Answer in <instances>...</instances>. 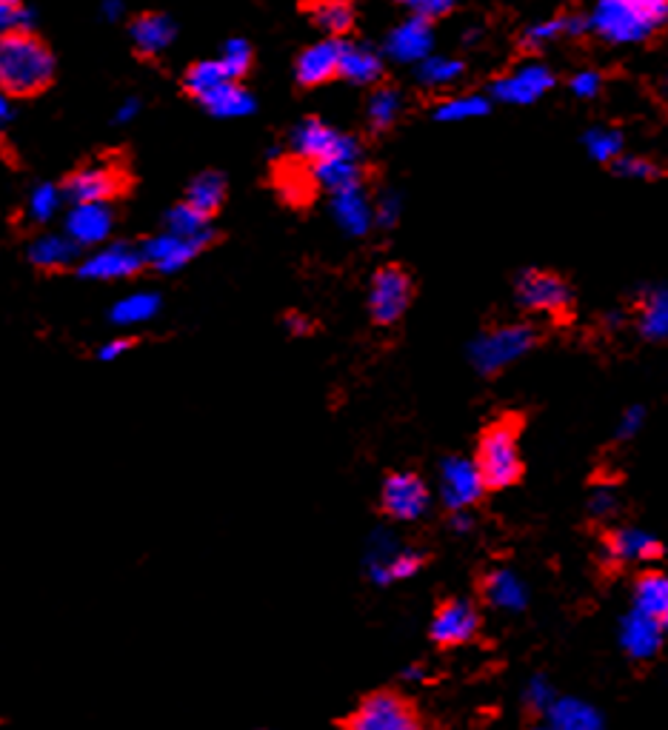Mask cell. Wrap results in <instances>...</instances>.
Instances as JSON below:
<instances>
[{
	"label": "cell",
	"instance_id": "6da1fadb",
	"mask_svg": "<svg viewBox=\"0 0 668 730\" xmlns=\"http://www.w3.org/2000/svg\"><path fill=\"white\" fill-rule=\"evenodd\" d=\"M668 27V0H597L588 32L611 47H637Z\"/></svg>",
	"mask_w": 668,
	"mask_h": 730
},
{
	"label": "cell",
	"instance_id": "7a4b0ae2",
	"mask_svg": "<svg viewBox=\"0 0 668 730\" xmlns=\"http://www.w3.org/2000/svg\"><path fill=\"white\" fill-rule=\"evenodd\" d=\"M520 437V414H503V417L492 419L480 432L475 452V468L477 474H480L486 494L506 491V488L520 485L523 474H526Z\"/></svg>",
	"mask_w": 668,
	"mask_h": 730
},
{
	"label": "cell",
	"instance_id": "3957f363",
	"mask_svg": "<svg viewBox=\"0 0 668 730\" xmlns=\"http://www.w3.org/2000/svg\"><path fill=\"white\" fill-rule=\"evenodd\" d=\"M54 80V54L34 32L0 38V89L9 98H32Z\"/></svg>",
	"mask_w": 668,
	"mask_h": 730
},
{
	"label": "cell",
	"instance_id": "277c9868",
	"mask_svg": "<svg viewBox=\"0 0 668 730\" xmlns=\"http://www.w3.org/2000/svg\"><path fill=\"white\" fill-rule=\"evenodd\" d=\"M515 297L523 312L548 317L555 326L575 320V292L566 277L548 268H526L515 283Z\"/></svg>",
	"mask_w": 668,
	"mask_h": 730
},
{
	"label": "cell",
	"instance_id": "5b68a950",
	"mask_svg": "<svg viewBox=\"0 0 668 730\" xmlns=\"http://www.w3.org/2000/svg\"><path fill=\"white\" fill-rule=\"evenodd\" d=\"M537 339H540V334L528 323H506V326L486 328L472 343V363L483 377H495L503 368L517 363L523 354L532 352L537 346Z\"/></svg>",
	"mask_w": 668,
	"mask_h": 730
},
{
	"label": "cell",
	"instance_id": "8992f818",
	"mask_svg": "<svg viewBox=\"0 0 668 730\" xmlns=\"http://www.w3.org/2000/svg\"><path fill=\"white\" fill-rule=\"evenodd\" d=\"M343 730H423V719L403 693L375 691L348 713Z\"/></svg>",
	"mask_w": 668,
	"mask_h": 730
},
{
	"label": "cell",
	"instance_id": "52a82bcc",
	"mask_svg": "<svg viewBox=\"0 0 668 730\" xmlns=\"http://www.w3.org/2000/svg\"><path fill=\"white\" fill-rule=\"evenodd\" d=\"M126 169L118 160H94L74 169L61 189L69 203H112L126 192Z\"/></svg>",
	"mask_w": 668,
	"mask_h": 730
},
{
	"label": "cell",
	"instance_id": "ba28073f",
	"mask_svg": "<svg viewBox=\"0 0 668 730\" xmlns=\"http://www.w3.org/2000/svg\"><path fill=\"white\" fill-rule=\"evenodd\" d=\"M415 297V283L412 274L403 266H383L377 268L372 277V288H368V314L372 323L381 328L397 326L403 314L412 306Z\"/></svg>",
	"mask_w": 668,
	"mask_h": 730
},
{
	"label": "cell",
	"instance_id": "9c48e42d",
	"mask_svg": "<svg viewBox=\"0 0 668 730\" xmlns=\"http://www.w3.org/2000/svg\"><path fill=\"white\" fill-rule=\"evenodd\" d=\"M289 143H292L294 158L306 163V166L323 163L328 158H355V154H363L361 143L355 138L337 132V129L317 118H306L303 123H297Z\"/></svg>",
	"mask_w": 668,
	"mask_h": 730
},
{
	"label": "cell",
	"instance_id": "30bf717a",
	"mask_svg": "<svg viewBox=\"0 0 668 730\" xmlns=\"http://www.w3.org/2000/svg\"><path fill=\"white\" fill-rule=\"evenodd\" d=\"M480 625L483 617L475 602L452 597L437 605L432 625H428V637H432V642H435L437 648H443V651H448V648H463V645L475 642L477 633H480Z\"/></svg>",
	"mask_w": 668,
	"mask_h": 730
},
{
	"label": "cell",
	"instance_id": "8fae6325",
	"mask_svg": "<svg viewBox=\"0 0 668 730\" xmlns=\"http://www.w3.org/2000/svg\"><path fill=\"white\" fill-rule=\"evenodd\" d=\"M555 72H551L546 63L528 60V63H520L515 72H506L492 80L488 92H492V100H500V103L528 107V103H537L540 98H546V94L555 89Z\"/></svg>",
	"mask_w": 668,
	"mask_h": 730
},
{
	"label": "cell",
	"instance_id": "7c38bea8",
	"mask_svg": "<svg viewBox=\"0 0 668 730\" xmlns=\"http://www.w3.org/2000/svg\"><path fill=\"white\" fill-rule=\"evenodd\" d=\"M432 494L415 472H395L383 479L381 511L397 523H412L428 511Z\"/></svg>",
	"mask_w": 668,
	"mask_h": 730
},
{
	"label": "cell",
	"instance_id": "4fadbf2b",
	"mask_svg": "<svg viewBox=\"0 0 668 730\" xmlns=\"http://www.w3.org/2000/svg\"><path fill=\"white\" fill-rule=\"evenodd\" d=\"M146 266L141 249L132 243H103L92 254L78 263V274L94 283H114V280H129Z\"/></svg>",
	"mask_w": 668,
	"mask_h": 730
},
{
	"label": "cell",
	"instance_id": "5bb4252c",
	"mask_svg": "<svg viewBox=\"0 0 668 730\" xmlns=\"http://www.w3.org/2000/svg\"><path fill=\"white\" fill-rule=\"evenodd\" d=\"M114 220L118 217L109 203H72L63 220V234L81 249H98L112 237Z\"/></svg>",
	"mask_w": 668,
	"mask_h": 730
},
{
	"label": "cell",
	"instance_id": "9a60e30c",
	"mask_svg": "<svg viewBox=\"0 0 668 730\" xmlns=\"http://www.w3.org/2000/svg\"><path fill=\"white\" fill-rule=\"evenodd\" d=\"M383 54L395 63H423L428 54H435V27L423 18L408 14L403 23H397L383 40Z\"/></svg>",
	"mask_w": 668,
	"mask_h": 730
},
{
	"label": "cell",
	"instance_id": "2e32d148",
	"mask_svg": "<svg viewBox=\"0 0 668 730\" xmlns=\"http://www.w3.org/2000/svg\"><path fill=\"white\" fill-rule=\"evenodd\" d=\"M486 494L483 479L475 468V459L448 457L441 468V497L448 511H466Z\"/></svg>",
	"mask_w": 668,
	"mask_h": 730
},
{
	"label": "cell",
	"instance_id": "e0dca14e",
	"mask_svg": "<svg viewBox=\"0 0 668 730\" xmlns=\"http://www.w3.org/2000/svg\"><path fill=\"white\" fill-rule=\"evenodd\" d=\"M203 249L206 246H203L201 240L181 237V234H172L163 229L161 234H154V237H149L146 243H143L141 254L149 268L161 274H174L186 268Z\"/></svg>",
	"mask_w": 668,
	"mask_h": 730
},
{
	"label": "cell",
	"instance_id": "ac0fdd59",
	"mask_svg": "<svg viewBox=\"0 0 668 730\" xmlns=\"http://www.w3.org/2000/svg\"><path fill=\"white\" fill-rule=\"evenodd\" d=\"M341 54H343V40L323 38L312 47L303 49L294 63V80L303 89L323 87L328 80L341 78Z\"/></svg>",
	"mask_w": 668,
	"mask_h": 730
},
{
	"label": "cell",
	"instance_id": "d6986e66",
	"mask_svg": "<svg viewBox=\"0 0 668 730\" xmlns=\"http://www.w3.org/2000/svg\"><path fill=\"white\" fill-rule=\"evenodd\" d=\"M178 38V27L174 20L163 12H146L129 23V40H132L134 52L141 58H161L169 52V47Z\"/></svg>",
	"mask_w": 668,
	"mask_h": 730
},
{
	"label": "cell",
	"instance_id": "ffe728a7",
	"mask_svg": "<svg viewBox=\"0 0 668 730\" xmlns=\"http://www.w3.org/2000/svg\"><path fill=\"white\" fill-rule=\"evenodd\" d=\"M603 548L615 565H628V562H651V559H660L662 543L648 534L635 531V528H617V531H603Z\"/></svg>",
	"mask_w": 668,
	"mask_h": 730
},
{
	"label": "cell",
	"instance_id": "44dd1931",
	"mask_svg": "<svg viewBox=\"0 0 668 730\" xmlns=\"http://www.w3.org/2000/svg\"><path fill=\"white\" fill-rule=\"evenodd\" d=\"M588 32V14H575V12H560L555 18H546L540 23H532L526 27V32L520 34V47L526 52H535V49L548 47L555 40L563 38H583Z\"/></svg>",
	"mask_w": 668,
	"mask_h": 730
},
{
	"label": "cell",
	"instance_id": "7402d4cb",
	"mask_svg": "<svg viewBox=\"0 0 668 730\" xmlns=\"http://www.w3.org/2000/svg\"><path fill=\"white\" fill-rule=\"evenodd\" d=\"M332 214L337 220V226L352 237H363L368 234L372 223H375V206L368 194L361 189H348V192L332 194Z\"/></svg>",
	"mask_w": 668,
	"mask_h": 730
},
{
	"label": "cell",
	"instance_id": "603a6c76",
	"mask_svg": "<svg viewBox=\"0 0 668 730\" xmlns=\"http://www.w3.org/2000/svg\"><path fill=\"white\" fill-rule=\"evenodd\" d=\"M308 169H312V178L314 183H317V189H326V192L332 194L361 189L363 180H366L363 154H355V158H328Z\"/></svg>",
	"mask_w": 668,
	"mask_h": 730
},
{
	"label": "cell",
	"instance_id": "cb8c5ba5",
	"mask_svg": "<svg viewBox=\"0 0 668 730\" xmlns=\"http://www.w3.org/2000/svg\"><path fill=\"white\" fill-rule=\"evenodd\" d=\"M198 103H201L212 118H221V120L249 118V114L254 112V107H257L254 94L243 87L241 80H226V83L212 89V92H209L206 98L198 100Z\"/></svg>",
	"mask_w": 668,
	"mask_h": 730
},
{
	"label": "cell",
	"instance_id": "d4e9b609",
	"mask_svg": "<svg viewBox=\"0 0 668 730\" xmlns=\"http://www.w3.org/2000/svg\"><path fill=\"white\" fill-rule=\"evenodd\" d=\"M341 78L355 87H375L383 78V54L368 49L366 43H348L343 40Z\"/></svg>",
	"mask_w": 668,
	"mask_h": 730
},
{
	"label": "cell",
	"instance_id": "484cf974",
	"mask_svg": "<svg viewBox=\"0 0 668 730\" xmlns=\"http://www.w3.org/2000/svg\"><path fill=\"white\" fill-rule=\"evenodd\" d=\"M635 602L640 617L655 619L657 625L668 614V574L657 568H642L635 574Z\"/></svg>",
	"mask_w": 668,
	"mask_h": 730
},
{
	"label": "cell",
	"instance_id": "4316f807",
	"mask_svg": "<svg viewBox=\"0 0 668 730\" xmlns=\"http://www.w3.org/2000/svg\"><path fill=\"white\" fill-rule=\"evenodd\" d=\"M81 257V246L67 234H41L29 243V260L43 272H61Z\"/></svg>",
	"mask_w": 668,
	"mask_h": 730
},
{
	"label": "cell",
	"instance_id": "83f0119b",
	"mask_svg": "<svg viewBox=\"0 0 668 730\" xmlns=\"http://www.w3.org/2000/svg\"><path fill=\"white\" fill-rule=\"evenodd\" d=\"M308 20L321 29L326 38L343 40L355 27V7L352 0H312L306 7Z\"/></svg>",
	"mask_w": 668,
	"mask_h": 730
},
{
	"label": "cell",
	"instance_id": "f1b7e54d",
	"mask_svg": "<svg viewBox=\"0 0 668 730\" xmlns=\"http://www.w3.org/2000/svg\"><path fill=\"white\" fill-rule=\"evenodd\" d=\"M183 203L212 223L214 214L221 212L223 203H226V178H223L221 172L198 174V178L189 183L186 200H183Z\"/></svg>",
	"mask_w": 668,
	"mask_h": 730
},
{
	"label": "cell",
	"instance_id": "f546056e",
	"mask_svg": "<svg viewBox=\"0 0 668 730\" xmlns=\"http://www.w3.org/2000/svg\"><path fill=\"white\" fill-rule=\"evenodd\" d=\"M161 312V294L154 292H134L121 297L109 312V320H112L114 326H141V323H149L154 320V314Z\"/></svg>",
	"mask_w": 668,
	"mask_h": 730
},
{
	"label": "cell",
	"instance_id": "4dcf8cb0",
	"mask_svg": "<svg viewBox=\"0 0 668 730\" xmlns=\"http://www.w3.org/2000/svg\"><path fill=\"white\" fill-rule=\"evenodd\" d=\"M401 114H403V98L397 89L377 87L375 92L368 94L366 123L375 134L388 132V129L395 126L397 120H401Z\"/></svg>",
	"mask_w": 668,
	"mask_h": 730
},
{
	"label": "cell",
	"instance_id": "1f68e13d",
	"mask_svg": "<svg viewBox=\"0 0 668 730\" xmlns=\"http://www.w3.org/2000/svg\"><path fill=\"white\" fill-rule=\"evenodd\" d=\"M466 74V63L452 54H428L417 63V83L426 89H448Z\"/></svg>",
	"mask_w": 668,
	"mask_h": 730
},
{
	"label": "cell",
	"instance_id": "d6a6232c",
	"mask_svg": "<svg viewBox=\"0 0 668 730\" xmlns=\"http://www.w3.org/2000/svg\"><path fill=\"white\" fill-rule=\"evenodd\" d=\"M492 112V98L483 94H455V98L437 103L435 118L443 123H460V120H475L486 118Z\"/></svg>",
	"mask_w": 668,
	"mask_h": 730
},
{
	"label": "cell",
	"instance_id": "836d02e7",
	"mask_svg": "<svg viewBox=\"0 0 668 730\" xmlns=\"http://www.w3.org/2000/svg\"><path fill=\"white\" fill-rule=\"evenodd\" d=\"M166 232L181 234V237H189V240H201L203 246H209V243L214 240V232H212V226H209V220L201 217V214L194 212V209H189L186 203H178V206L166 214Z\"/></svg>",
	"mask_w": 668,
	"mask_h": 730
},
{
	"label": "cell",
	"instance_id": "e575fe53",
	"mask_svg": "<svg viewBox=\"0 0 668 730\" xmlns=\"http://www.w3.org/2000/svg\"><path fill=\"white\" fill-rule=\"evenodd\" d=\"M226 80L232 78L223 72V67L217 60H198V63H192V67L186 69V74H183V89H186L194 100H201L206 98L212 89L226 83Z\"/></svg>",
	"mask_w": 668,
	"mask_h": 730
},
{
	"label": "cell",
	"instance_id": "d590c367",
	"mask_svg": "<svg viewBox=\"0 0 668 730\" xmlns=\"http://www.w3.org/2000/svg\"><path fill=\"white\" fill-rule=\"evenodd\" d=\"M640 332L646 337H666L668 334V292L662 288H651L646 297L640 300Z\"/></svg>",
	"mask_w": 668,
	"mask_h": 730
},
{
	"label": "cell",
	"instance_id": "8d00e7d4",
	"mask_svg": "<svg viewBox=\"0 0 668 730\" xmlns=\"http://www.w3.org/2000/svg\"><path fill=\"white\" fill-rule=\"evenodd\" d=\"M583 146H586L588 158L597 160V163H615L617 158L623 154V132L620 129H611V126H595L588 129L586 134H583Z\"/></svg>",
	"mask_w": 668,
	"mask_h": 730
},
{
	"label": "cell",
	"instance_id": "74e56055",
	"mask_svg": "<svg viewBox=\"0 0 668 730\" xmlns=\"http://www.w3.org/2000/svg\"><path fill=\"white\" fill-rule=\"evenodd\" d=\"M423 568V557L421 554L412 551H397V554H386L383 559L372 562V577L377 582H401V579H408L412 574H417Z\"/></svg>",
	"mask_w": 668,
	"mask_h": 730
},
{
	"label": "cell",
	"instance_id": "f35d334b",
	"mask_svg": "<svg viewBox=\"0 0 668 730\" xmlns=\"http://www.w3.org/2000/svg\"><path fill=\"white\" fill-rule=\"evenodd\" d=\"M520 585L512 574H488L486 585H483V599L495 608H512V605H520Z\"/></svg>",
	"mask_w": 668,
	"mask_h": 730
},
{
	"label": "cell",
	"instance_id": "ab89813d",
	"mask_svg": "<svg viewBox=\"0 0 668 730\" xmlns=\"http://www.w3.org/2000/svg\"><path fill=\"white\" fill-rule=\"evenodd\" d=\"M615 174L628 180H640V183H655V180L666 178V169L651 158H640V154H620V158L611 163Z\"/></svg>",
	"mask_w": 668,
	"mask_h": 730
},
{
	"label": "cell",
	"instance_id": "60d3db41",
	"mask_svg": "<svg viewBox=\"0 0 668 730\" xmlns=\"http://www.w3.org/2000/svg\"><path fill=\"white\" fill-rule=\"evenodd\" d=\"M63 189L52 186V183H41V186H34L32 194H29V217L38 220V223H49L54 214L61 212L63 206Z\"/></svg>",
	"mask_w": 668,
	"mask_h": 730
},
{
	"label": "cell",
	"instance_id": "b9f144b4",
	"mask_svg": "<svg viewBox=\"0 0 668 730\" xmlns=\"http://www.w3.org/2000/svg\"><path fill=\"white\" fill-rule=\"evenodd\" d=\"M217 63H221L223 72H226L232 80L246 78L249 69H252V63H254V52H252V47H249V40H241V38L229 40L226 47H223L221 58H217Z\"/></svg>",
	"mask_w": 668,
	"mask_h": 730
},
{
	"label": "cell",
	"instance_id": "7bdbcfd3",
	"mask_svg": "<svg viewBox=\"0 0 668 730\" xmlns=\"http://www.w3.org/2000/svg\"><path fill=\"white\" fill-rule=\"evenodd\" d=\"M301 163V160H297ZM281 180V192L289 203H303V200L312 197V189H317L312 178V169H306V163H301V169H283L277 174Z\"/></svg>",
	"mask_w": 668,
	"mask_h": 730
},
{
	"label": "cell",
	"instance_id": "ee69618b",
	"mask_svg": "<svg viewBox=\"0 0 668 730\" xmlns=\"http://www.w3.org/2000/svg\"><path fill=\"white\" fill-rule=\"evenodd\" d=\"M32 12L23 0H0V38L14 32H29Z\"/></svg>",
	"mask_w": 668,
	"mask_h": 730
},
{
	"label": "cell",
	"instance_id": "f6af8a7d",
	"mask_svg": "<svg viewBox=\"0 0 668 730\" xmlns=\"http://www.w3.org/2000/svg\"><path fill=\"white\" fill-rule=\"evenodd\" d=\"M412 18H423L428 23L448 18L457 9V0H397Z\"/></svg>",
	"mask_w": 668,
	"mask_h": 730
},
{
	"label": "cell",
	"instance_id": "bcb514c9",
	"mask_svg": "<svg viewBox=\"0 0 668 730\" xmlns=\"http://www.w3.org/2000/svg\"><path fill=\"white\" fill-rule=\"evenodd\" d=\"M603 87H606V78H603L600 72H595V69H583V72H577L575 78L568 80L571 94L580 100H595L597 94L603 92Z\"/></svg>",
	"mask_w": 668,
	"mask_h": 730
},
{
	"label": "cell",
	"instance_id": "7dc6e473",
	"mask_svg": "<svg viewBox=\"0 0 668 730\" xmlns=\"http://www.w3.org/2000/svg\"><path fill=\"white\" fill-rule=\"evenodd\" d=\"M401 194L397 192H383L375 200V223L383 229H395L397 220H401Z\"/></svg>",
	"mask_w": 668,
	"mask_h": 730
},
{
	"label": "cell",
	"instance_id": "c3c4849f",
	"mask_svg": "<svg viewBox=\"0 0 668 730\" xmlns=\"http://www.w3.org/2000/svg\"><path fill=\"white\" fill-rule=\"evenodd\" d=\"M132 346H134V339L114 337L98 348V359H103V363H114V359H121L126 352H132Z\"/></svg>",
	"mask_w": 668,
	"mask_h": 730
},
{
	"label": "cell",
	"instance_id": "681fc988",
	"mask_svg": "<svg viewBox=\"0 0 668 730\" xmlns=\"http://www.w3.org/2000/svg\"><path fill=\"white\" fill-rule=\"evenodd\" d=\"M138 114H141V100L126 98L121 107H118V112H114V123H132Z\"/></svg>",
	"mask_w": 668,
	"mask_h": 730
},
{
	"label": "cell",
	"instance_id": "f907efd6",
	"mask_svg": "<svg viewBox=\"0 0 668 730\" xmlns=\"http://www.w3.org/2000/svg\"><path fill=\"white\" fill-rule=\"evenodd\" d=\"M286 328L294 334V337H303V334L312 332V323H308V317H303V314H289L286 317Z\"/></svg>",
	"mask_w": 668,
	"mask_h": 730
},
{
	"label": "cell",
	"instance_id": "816d5d0a",
	"mask_svg": "<svg viewBox=\"0 0 668 730\" xmlns=\"http://www.w3.org/2000/svg\"><path fill=\"white\" fill-rule=\"evenodd\" d=\"M101 14L109 20V23H118L123 18V0H103Z\"/></svg>",
	"mask_w": 668,
	"mask_h": 730
},
{
	"label": "cell",
	"instance_id": "f5cc1de1",
	"mask_svg": "<svg viewBox=\"0 0 668 730\" xmlns=\"http://www.w3.org/2000/svg\"><path fill=\"white\" fill-rule=\"evenodd\" d=\"M12 114H14L12 98H9V94L0 89V126H3V123H9V120H12Z\"/></svg>",
	"mask_w": 668,
	"mask_h": 730
},
{
	"label": "cell",
	"instance_id": "db71d44e",
	"mask_svg": "<svg viewBox=\"0 0 668 730\" xmlns=\"http://www.w3.org/2000/svg\"><path fill=\"white\" fill-rule=\"evenodd\" d=\"M660 628H662V631H666V633H668V614H666V617H662V622H660Z\"/></svg>",
	"mask_w": 668,
	"mask_h": 730
}]
</instances>
